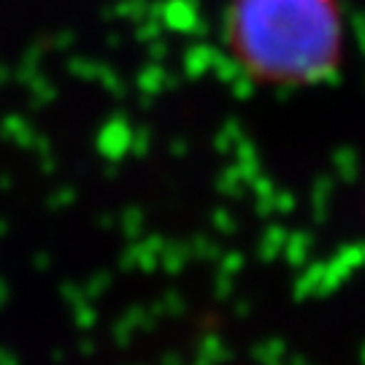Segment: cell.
<instances>
[{
  "mask_svg": "<svg viewBox=\"0 0 365 365\" xmlns=\"http://www.w3.org/2000/svg\"><path fill=\"white\" fill-rule=\"evenodd\" d=\"M222 49L260 90H317L341 76L349 54L346 0H227Z\"/></svg>",
  "mask_w": 365,
  "mask_h": 365,
  "instance_id": "1",
  "label": "cell"
}]
</instances>
